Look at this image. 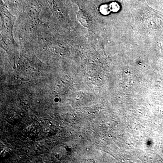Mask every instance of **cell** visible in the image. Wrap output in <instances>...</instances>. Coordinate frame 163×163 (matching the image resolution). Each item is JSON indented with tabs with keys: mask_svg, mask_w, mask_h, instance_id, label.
Masks as SVG:
<instances>
[{
	"mask_svg": "<svg viewBox=\"0 0 163 163\" xmlns=\"http://www.w3.org/2000/svg\"><path fill=\"white\" fill-rule=\"evenodd\" d=\"M109 5L111 12H118L120 9V6L118 4V3L117 2H111Z\"/></svg>",
	"mask_w": 163,
	"mask_h": 163,
	"instance_id": "obj_2",
	"label": "cell"
},
{
	"mask_svg": "<svg viewBox=\"0 0 163 163\" xmlns=\"http://www.w3.org/2000/svg\"><path fill=\"white\" fill-rule=\"evenodd\" d=\"M100 12L101 14H102L103 15H107L110 13L111 10L110 8L109 5L107 4L102 5L100 6Z\"/></svg>",
	"mask_w": 163,
	"mask_h": 163,
	"instance_id": "obj_1",
	"label": "cell"
},
{
	"mask_svg": "<svg viewBox=\"0 0 163 163\" xmlns=\"http://www.w3.org/2000/svg\"><path fill=\"white\" fill-rule=\"evenodd\" d=\"M157 49L160 53H163V42H160L157 45Z\"/></svg>",
	"mask_w": 163,
	"mask_h": 163,
	"instance_id": "obj_3",
	"label": "cell"
}]
</instances>
